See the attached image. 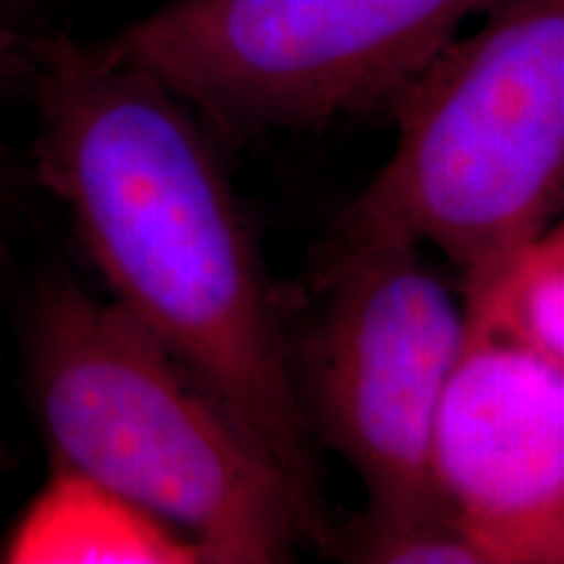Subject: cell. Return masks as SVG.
<instances>
[{
	"label": "cell",
	"instance_id": "obj_6",
	"mask_svg": "<svg viewBox=\"0 0 564 564\" xmlns=\"http://www.w3.org/2000/svg\"><path fill=\"white\" fill-rule=\"evenodd\" d=\"M434 470L489 564H564V364L470 319Z\"/></svg>",
	"mask_w": 564,
	"mask_h": 564
},
{
	"label": "cell",
	"instance_id": "obj_11",
	"mask_svg": "<svg viewBox=\"0 0 564 564\" xmlns=\"http://www.w3.org/2000/svg\"><path fill=\"white\" fill-rule=\"evenodd\" d=\"M9 171H11L9 154H6L3 144H0V186H6V178H9Z\"/></svg>",
	"mask_w": 564,
	"mask_h": 564
},
{
	"label": "cell",
	"instance_id": "obj_5",
	"mask_svg": "<svg viewBox=\"0 0 564 564\" xmlns=\"http://www.w3.org/2000/svg\"><path fill=\"white\" fill-rule=\"evenodd\" d=\"M322 306L291 345L316 436L352 465L366 510L352 533L457 518L434 470L442 398L465 345V303L392 236L337 238Z\"/></svg>",
	"mask_w": 564,
	"mask_h": 564
},
{
	"label": "cell",
	"instance_id": "obj_1",
	"mask_svg": "<svg viewBox=\"0 0 564 564\" xmlns=\"http://www.w3.org/2000/svg\"><path fill=\"white\" fill-rule=\"evenodd\" d=\"M30 97L37 178L112 299L270 453L303 539L335 546L291 337L212 131L105 40L40 37Z\"/></svg>",
	"mask_w": 564,
	"mask_h": 564
},
{
	"label": "cell",
	"instance_id": "obj_3",
	"mask_svg": "<svg viewBox=\"0 0 564 564\" xmlns=\"http://www.w3.org/2000/svg\"><path fill=\"white\" fill-rule=\"evenodd\" d=\"M337 238L432 243L484 291L564 217V0H494L408 87Z\"/></svg>",
	"mask_w": 564,
	"mask_h": 564
},
{
	"label": "cell",
	"instance_id": "obj_4",
	"mask_svg": "<svg viewBox=\"0 0 564 564\" xmlns=\"http://www.w3.org/2000/svg\"><path fill=\"white\" fill-rule=\"evenodd\" d=\"M494 0H171L105 40L212 133L319 131L394 105Z\"/></svg>",
	"mask_w": 564,
	"mask_h": 564
},
{
	"label": "cell",
	"instance_id": "obj_7",
	"mask_svg": "<svg viewBox=\"0 0 564 564\" xmlns=\"http://www.w3.org/2000/svg\"><path fill=\"white\" fill-rule=\"evenodd\" d=\"M0 560L13 564H194L202 549L121 494L58 465L13 528Z\"/></svg>",
	"mask_w": 564,
	"mask_h": 564
},
{
	"label": "cell",
	"instance_id": "obj_8",
	"mask_svg": "<svg viewBox=\"0 0 564 564\" xmlns=\"http://www.w3.org/2000/svg\"><path fill=\"white\" fill-rule=\"evenodd\" d=\"M465 314L564 364V225L528 246L489 288L468 293Z\"/></svg>",
	"mask_w": 564,
	"mask_h": 564
},
{
	"label": "cell",
	"instance_id": "obj_2",
	"mask_svg": "<svg viewBox=\"0 0 564 564\" xmlns=\"http://www.w3.org/2000/svg\"><path fill=\"white\" fill-rule=\"evenodd\" d=\"M30 377L63 468L165 520L204 562L291 560L303 525L278 463L116 301L74 282L45 288L32 314Z\"/></svg>",
	"mask_w": 564,
	"mask_h": 564
},
{
	"label": "cell",
	"instance_id": "obj_10",
	"mask_svg": "<svg viewBox=\"0 0 564 564\" xmlns=\"http://www.w3.org/2000/svg\"><path fill=\"white\" fill-rule=\"evenodd\" d=\"M40 34L21 30L13 11L0 0V100L30 95Z\"/></svg>",
	"mask_w": 564,
	"mask_h": 564
},
{
	"label": "cell",
	"instance_id": "obj_9",
	"mask_svg": "<svg viewBox=\"0 0 564 564\" xmlns=\"http://www.w3.org/2000/svg\"><path fill=\"white\" fill-rule=\"evenodd\" d=\"M345 552L356 562L377 564H489L460 518L432 520L377 533H350Z\"/></svg>",
	"mask_w": 564,
	"mask_h": 564
}]
</instances>
